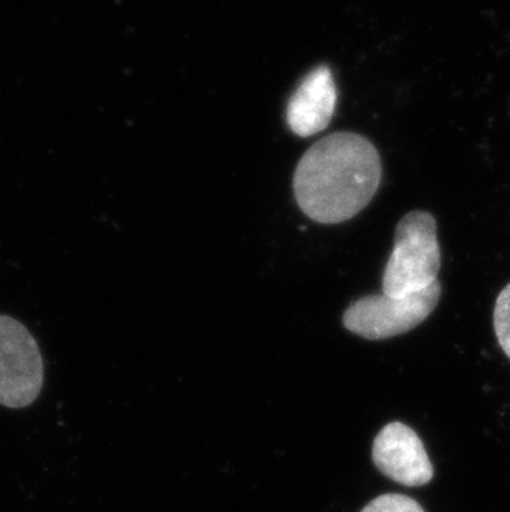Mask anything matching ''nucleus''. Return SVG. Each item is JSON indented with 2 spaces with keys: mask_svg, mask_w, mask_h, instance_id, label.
Listing matches in <instances>:
<instances>
[{
  "mask_svg": "<svg viewBox=\"0 0 510 512\" xmlns=\"http://www.w3.org/2000/svg\"><path fill=\"white\" fill-rule=\"evenodd\" d=\"M381 171L380 155L365 136L333 133L317 141L299 161L295 199L315 223H345L375 198Z\"/></svg>",
  "mask_w": 510,
  "mask_h": 512,
  "instance_id": "f257e3e1",
  "label": "nucleus"
},
{
  "mask_svg": "<svg viewBox=\"0 0 510 512\" xmlns=\"http://www.w3.org/2000/svg\"><path fill=\"white\" fill-rule=\"evenodd\" d=\"M441 246L438 223L428 211H411L395 232V247L383 274V292L403 297L438 281Z\"/></svg>",
  "mask_w": 510,
  "mask_h": 512,
  "instance_id": "f03ea898",
  "label": "nucleus"
},
{
  "mask_svg": "<svg viewBox=\"0 0 510 512\" xmlns=\"http://www.w3.org/2000/svg\"><path fill=\"white\" fill-rule=\"evenodd\" d=\"M441 294V282L434 281L426 289L403 297L368 295L348 307L343 325L366 340L391 339L423 324L438 307Z\"/></svg>",
  "mask_w": 510,
  "mask_h": 512,
  "instance_id": "7ed1b4c3",
  "label": "nucleus"
},
{
  "mask_svg": "<svg viewBox=\"0 0 510 512\" xmlns=\"http://www.w3.org/2000/svg\"><path fill=\"white\" fill-rule=\"evenodd\" d=\"M44 387V362L34 337L24 325L0 315V405L25 408Z\"/></svg>",
  "mask_w": 510,
  "mask_h": 512,
  "instance_id": "20e7f679",
  "label": "nucleus"
},
{
  "mask_svg": "<svg viewBox=\"0 0 510 512\" xmlns=\"http://www.w3.org/2000/svg\"><path fill=\"white\" fill-rule=\"evenodd\" d=\"M373 463L381 473L406 488L431 483L433 463L418 433L405 423L393 421L376 435Z\"/></svg>",
  "mask_w": 510,
  "mask_h": 512,
  "instance_id": "39448f33",
  "label": "nucleus"
},
{
  "mask_svg": "<svg viewBox=\"0 0 510 512\" xmlns=\"http://www.w3.org/2000/svg\"><path fill=\"white\" fill-rule=\"evenodd\" d=\"M337 107V87L330 68L317 67L295 90L287 107V123L295 135L307 138L325 130Z\"/></svg>",
  "mask_w": 510,
  "mask_h": 512,
  "instance_id": "423d86ee",
  "label": "nucleus"
},
{
  "mask_svg": "<svg viewBox=\"0 0 510 512\" xmlns=\"http://www.w3.org/2000/svg\"><path fill=\"white\" fill-rule=\"evenodd\" d=\"M494 330L499 345L510 360V282L501 290L494 305Z\"/></svg>",
  "mask_w": 510,
  "mask_h": 512,
  "instance_id": "0eeeda50",
  "label": "nucleus"
},
{
  "mask_svg": "<svg viewBox=\"0 0 510 512\" xmlns=\"http://www.w3.org/2000/svg\"><path fill=\"white\" fill-rule=\"evenodd\" d=\"M361 512H426L423 506L405 494H383Z\"/></svg>",
  "mask_w": 510,
  "mask_h": 512,
  "instance_id": "6e6552de",
  "label": "nucleus"
}]
</instances>
